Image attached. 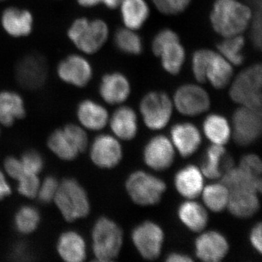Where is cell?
Masks as SVG:
<instances>
[{
	"label": "cell",
	"instance_id": "cell-1",
	"mask_svg": "<svg viewBox=\"0 0 262 262\" xmlns=\"http://www.w3.org/2000/svg\"><path fill=\"white\" fill-rule=\"evenodd\" d=\"M253 10L238 0H215L210 14L212 28L224 38L241 35L250 27Z\"/></svg>",
	"mask_w": 262,
	"mask_h": 262
},
{
	"label": "cell",
	"instance_id": "cell-2",
	"mask_svg": "<svg viewBox=\"0 0 262 262\" xmlns=\"http://www.w3.org/2000/svg\"><path fill=\"white\" fill-rule=\"evenodd\" d=\"M67 36L80 53L91 56L97 53L107 42L110 28L103 19L79 17L67 29Z\"/></svg>",
	"mask_w": 262,
	"mask_h": 262
},
{
	"label": "cell",
	"instance_id": "cell-3",
	"mask_svg": "<svg viewBox=\"0 0 262 262\" xmlns=\"http://www.w3.org/2000/svg\"><path fill=\"white\" fill-rule=\"evenodd\" d=\"M53 202L67 222L82 220L91 213L89 194L75 179L65 178L59 182Z\"/></svg>",
	"mask_w": 262,
	"mask_h": 262
},
{
	"label": "cell",
	"instance_id": "cell-4",
	"mask_svg": "<svg viewBox=\"0 0 262 262\" xmlns=\"http://www.w3.org/2000/svg\"><path fill=\"white\" fill-rule=\"evenodd\" d=\"M92 251L98 261L116 260L123 246V231L115 221L101 216L95 222L91 230Z\"/></svg>",
	"mask_w": 262,
	"mask_h": 262
},
{
	"label": "cell",
	"instance_id": "cell-5",
	"mask_svg": "<svg viewBox=\"0 0 262 262\" xmlns=\"http://www.w3.org/2000/svg\"><path fill=\"white\" fill-rule=\"evenodd\" d=\"M262 67L256 63L239 72L229 89L231 99L239 106L261 110Z\"/></svg>",
	"mask_w": 262,
	"mask_h": 262
},
{
	"label": "cell",
	"instance_id": "cell-6",
	"mask_svg": "<svg viewBox=\"0 0 262 262\" xmlns=\"http://www.w3.org/2000/svg\"><path fill=\"white\" fill-rule=\"evenodd\" d=\"M166 189L163 179L144 170L133 172L125 182V189L131 201L140 206L158 205Z\"/></svg>",
	"mask_w": 262,
	"mask_h": 262
},
{
	"label": "cell",
	"instance_id": "cell-7",
	"mask_svg": "<svg viewBox=\"0 0 262 262\" xmlns=\"http://www.w3.org/2000/svg\"><path fill=\"white\" fill-rule=\"evenodd\" d=\"M139 110L144 125L149 130H160L170 122L173 103L166 93L151 91L141 98Z\"/></svg>",
	"mask_w": 262,
	"mask_h": 262
},
{
	"label": "cell",
	"instance_id": "cell-8",
	"mask_svg": "<svg viewBox=\"0 0 262 262\" xmlns=\"http://www.w3.org/2000/svg\"><path fill=\"white\" fill-rule=\"evenodd\" d=\"M232 137L239 146L253 144L261 136V110L241 106L232 115Z\"/></svg>",
	"mask_w": 262,
	"mask_h": 262
},
{
	"label": "cell",
	"instance_id": "cell-9",
	"mask_svg": "<svg viewBox=\"0 0 262 262\" xmlns=\"http://www.w3.org/2000/svg\"><path fill=\"white\" fill-rule=\"evenodd\" d=\"M131 239L141 257L154 261L161 255L165 233L158 224L152 221H144L133 229Z\"/></svg>",
	"mask_w": 262,
	"mask_h": 262
},
{
	"label": "cell",
	"instance_id": "cell-10",
	"mask_svg": "<svg viewBox=\"0 0 262 262\" xmlns=\"http://www.w3.org/2000/svg\"><path fill=\"white\" fill-rule=\"evenodd\" d=\"M48 77L47 61L37 53L26 55L15 64V80L24 89L28 91L40 89L47 82Z\"/></svg>",
	"mask_w": 262,
	"mask_h": 262
},
{
	"label": "cell",
	"instance_id": "cell-11",
	"mask_svg": "<svg viewBox=\"0 0 262 262\" xmlns=\"http://www.w3.org/2000/svg\"><path fill=\"white\" fill-rule=\"evenodd\" d=\"M58 79L77 89L89 85L94 77V68L85 55L72 53L64 57L56 67Z\"/></svg>",
	"mask_w": 262,
	"mask_h": 262
},
{
	"label": "cell",
	"instance_id": "cell-12",
	"mask_svg": "<svg viewBox=\"0 0 262 262\" xmlns=\"http://www.w3.org/2000/svg\"><path fill=\"white\" fill-rule=\"evenodd\" d=\"M173 105L183 115L195 117L211 107V98L206 90L196 84H185L176 91Z\"/></svg>",
	"mask_w": 262,
	"mask_h": 262
},
{
	"label": "cell",
	"instance_id": "cell-13",
	"mask_svg": "<svg viewBox=\"0 0 262 262\" xmlns=\"http://www.w3.org/2000/svg\"><path fill=\"white\" fill-rule=\"evenodd\" d=\"M89 147L91 162L101 169L115 168L123 158L121 144L115 136L100 134Z\"/></svg>",
	"mask_w": 262,
	"mask_h": 262
},
{
	"label": "cell",
	"instance_id": "cell-14",
	"mask_svg": "<svg viewBox=\"0 0 262 262\" xmlns=\"http://www.w3.org/2000/svg\"><path fill=\"white\" fill-rule=\"evenodd\" d=\"M176 149L167 136L157 135L149 139L143 150V160L149 168L164 171L173 165Z\"/></svg>",
	"mask_w": 262,
	"mask_h": 262
},
{
	"label": "cell",
	"instance_id": "cell-15",
	"mask_svg": "<svg viewBox=\"0 0 262 262\" xmlns=\"http://www.w3.org/2000/svg\"><path fill=\"white\" fill-rule=\"evenodd\" d=\"M194 241L196 257L204 262H220L227 256L229 244L225 235L218 231L200 232Z\"/></svg>",
	"mask_w": 262,
	"mask_h": 262
},
{
	"label": "cell",
	"instance_id": "cell-16",
	"mask_svg": "<svg viewBox=\"0 0 262 262\" xmlns=\"http://www.w3.org/2000/svg\"><path fill=\"white\" fill-rule=\"evenodd\" d=\"M0 25L5 34L10 37L14 39L27 37L34 31V15L26 8L8 7L0 15Z\"/></svg>",
	"mask_w": 262,
	"mask_h": 262
},
{
	"label": "cell",
	"instance_id": "cell-17",
	"mask_svg": "<svg viewBox=\"0 0 262 262\" xmlns=\"http://www.w3.org/2000/svg\"><path fill=\"white\" fill-rule=\"evenodd\" d=\"M130 92L128 79L118 72L105 74L98 86V94L110 105L122 104L129 98Z\"/></svg>",
	"mask_w": 262,
	"mask_h": 262
},
{
	"label": "cell",
	"instance_id": "cell-18",
	"mask_svg": "<svg viewBox=\"0 0 262 262\" xmlns=\"http://www.w3.org/2000/svg\"><path fill=\"white\" fill-rule=\"evenodd\" d=\"M170 141L179 154L188 158L199 149L202 144L201 133L194 124L180 122L171 127Z\"/></svg>",
	"mask_w": 262,
	"mask_h": 262
},
{
	"label": "cell",
	"instance_id": "cell-19",
	"mask_svg": "<svg viewBox=\"0 0 262 262\" xmlns=\"http://www.w3.org/2000/svg\"><path fill=\"white\" fill-rule=\"evenodd\" d=\"M76 116L79 125L86 130H103L110 120L108 110L101 103L90 98H85L77 104Z\"/></svg>",
	"mask_w": 262,
	"mask_h": 262
},
{
	"label": "cell",
	"instance_id": "cell-20",
	"mask_svg": "<svg viewBox=\"0 0 262 262\" xmlns=\"http://www.w3.org/2000/svg\"><path fill=\"white\" fill-rule=\"evenodd\" d=\"M174 187L177 192L187 200H194L201 196L204 188V176L201 168L187 165L179 169L174 176Z\"/></svg>",
	"mask_w": 262,
	"mask_h": 262
},
{
	"label": "cell",
	"instance_id": "cell-21",
	"mask_svg": "<svg viewBox=\"0 0 262 262\" xmlns=\"http://www.w3.org/2000/svg\"><path fill=\"white\" fill-rule=\"evenodd\" d=\"M235 166L232 157L227 155L225 146L212 144L207 148L201 170L204 177L211 180L221 179L229 169Z\"/></svg>",
	"mask_w": 262,
	"mask_h": 262
},
{
	"label": "cell",
	"instance_id": "cell-22",
	"mask_svg": "<svg viewBox=\"0 0 262 262\" xmlns=\"http://www.w3.org/2000/svg\"><path fill=\"white\" fill-rule=\"evenodd\" d=\"M56 251L59 257L66 262H82L88 256L85 239L80 232L72 229L60 234Z\"/></svg>",
	"mask_w": 262,
	"mask_h": 262
},
{
	"label": "cell",
	"instance_id": "cell-23",
	"mask_svg": "<svg viewBox=\"0 0 262 262\" xmlns=\"http://www.w3.org/2000/svg\"><path fill=\"white\" fill-rule=\"evenodd\" d=\"M227 209L236 218L241 220L251 218L260 209L258 193L251 189L229 191Z\"/></svg>",
	"mask_w": 262,
	"mask_h": 262
},
{
	"label": "cell",
	"instance_id": "cell-24",
	"mask_svg": "<svg viewBox=\"0 0 262 262\" xmlns=\"http://www.w3.org/2000/svg\"><path fill=\"white\" fill-rule=\"evenodd\" d=\"M108 124L114 136L119 140L132 141L139 130L137 115L130 106H119L110 117Z\"/></svg>",
	"mask_w": 262,
	"mask_h": 262
},
{
	"label": "cell",
	"instance_id": "cell-25",
	"mask_svg": "<svg viewBox=\"0 0 262 262\" xmlns=\"http://www.w3.org/2000/svg\"><path fill=\"white\" fill-rule=\"evenodd\" d=\"M26 115L25 101L18 92L11 90L0 91V125L11 127Z\"/></svg>",
	"mask_w": 262,
	"mask_h": 262
},
{
	"label": "cell",
	"instance_id": "cell-26",
	"mask_svg": "<svg viewBox=\"0 0 262 262\" xmlns=\"http://www.w3.org/2000/svg\"><path fill=\"white\" fill-rule=\"evenodd\" d=\"M177 215L184 227L196 233L206 228L209 220L206 207L194 200L182 202L177 209Z\"/></svg>",
	"mask_w": 262,
	"mask_h": 262
},
{
	"label": "cell",
	"instance_id": "cell-27",
	"mask_svg": "<svg viewBox=\"0 0 262 262\" xmlns=\"http://www.w3.org/2000/svg\"><path fill=\"white\" fill-rule=\"evenodd\" d=\"M232 77V65L220 53L213 51L206 69V82L208 81L215 89H224L231 82Z\"/></svg>",
	"mask_w": 262,
	"mask_h": 262
},
{
	"label": "cell",
	"instance_id": "cell-28",
	"mask_svg": "<svg viewBox=\"0 0 262 262\" xmlns=\"http://www.w3.org/2000/svg\"><path fill=\"white\" fill-rule=\"evenodd\" d=\"M119 8L124 25L132 30H139L149 18L150 10L145 0H122Z\"/></svg>",
	"mask_w": 262,
	"mask_h": 262
},
{
	"label": "cell",
	"instance_id": "cell-29",
	"mask_svg": "<svg viewBox=\"0 0 262 262\" xmlns=\"http://www.w3.org/2000/svg\"><path fill=\"white\" fill-rule=\"evenodd\" d=\"M204 135L212 144L225 146L232 137V129L226 117L219 114H211L203 122Z\"/></svg>",
	"mask_w": 262,
	"mask_h": 262
},
{
	"label": "cell",
	"instance_id": "cell-30",
	"mask_svg": "<svg viewBox=\"0 0 262 262\" xmlns=\"http://www.w3.org/2000/svg\"><path fill=\"white\" fill-rule=\"evenodd\" d=\"M221 182L228 188L234 189H251L260 194L261 192V178L253 177L239 166H234L221 177Z\"/></svg>",
	"mask_w": 262,
	"mask_h": 262
},
{
	"label": "cell",
	"instance_id": "cell-31",
	"mask_svg": "<svg viewBox=\"0 0 262 262\" xmlns=\"http://www.w3.org/2000/svg\"><path fill=\"white\" fill-rule=\"evenodd\" d=\"M164 70L172 75H179L186 58V51L180 39L170 41L163 46L159 56Z\"/></svg>",
	"mask_w": 262,
	"mask_h": 262
},
{
	"label": "cell",
	"instance_id": "cell-32",
	"mask_svg": "<svg viewBox=\"0 0 262 262\" xmlns=\"http://www.w3.org/2000/svg\"><path fill=\"white\" fill-rule=\"evenodd\" d=\"M47 146L56 158L63 161H73L80 155L79 150L66 134L63 127L56 129L51 133L48 138Z\"/></svg>",
	"mask_w": 262,
	"mask_h": 262
},
{
	"label": "cell",
	"instance_id": "cell-33",
	"mask_svg": "<svg viewBox=\"0 0 262 262\" xmlns=\"http://www.w3.org/2000/svg\"><path fill=\"white\" fill-rule=\"evenodd\" d=\"M201 195L204 206L213 213H221L227 209L229 190L222 182L213 183L203 188Z\"/></svg>",
	"mask_w": 262,
	"mask_h": 262
},
{
	"label": "cell",
	"instance_id": "cell-34",
	"mask_svg": "<svg viewBox=\"0 0 262 262\" xmlns=\"http://www.w3.org/2000/svg\"><path fill=\"white\" fill-rule=\"evenodd\" d=\"M40 212L36 207L30 205L20 207L13 219L15 230L23 235L34 233L40 225Z\"/></svg>",
	"mask_w": 262,
	"mask_h": 262
},
{
	"label": "cell",
	"instance_id": "cell-35",
	"mask_svg": "<svg viewBox=\"0 0 262 262\" xmlns=\"http://www.w3.org/2000/svg\"><path fill=\"white\" fill-rule=\"evenodd\" d=\"M114 43L119 51L126 54L137 56L143 51L140 36L135 31L126 27L117 29L114 34Z\"/></svg>",
	"mask_w": 262,
	"mask_h": 262
},
{
	"label": "cell",
	"instance_id": "cell-36",
	"mask_svg": "<svg viewBox=\"0 0 262 262\" xmlns=\"http://www.w3.org/2000/svg\"><path fill=\"white\" fill-rule=\"evenodd\" d=\"M244 37L241 35L226 37L217 46L219 53L226 58L232 66H241L244 63L243 49L245 46Z\"/></svg>",
	"mask_w": 262,
	"mask_h": 262
},
{
	"label": "cell",
	"instance_id": "cell-37",
	"mask_svg": "<svg viewBox=\"0 0 262 262\" xmlns=\"http://www.w3.org/2000/svg\"><path fill=\"white\" fill-rule=\"evenodd\" d=\"M213 51L209 49H201L194 52L192 59V70L194 78L200 83L206 82V72L208 61Z\"/></svg>",
	"mask_w": 262,
	"mask_h": 262
},
{
	"label": "cell",
	"instance_id": "cell-38",
	"mask_svg": "<svg viewBox=\"0 0 262 262\" xmlns=\"http://www.w3.org/2000/svg\"><path fill=\"white\" fill-rule=\"evenodd\" d=\"M63 129L80 154L87 150L89 146V138L84 127L79 124L69 123L64 125Z\"/></svg>",
	"mask_w": 262,
	"mask_h": 262
},
{
	"label": "cell",
	"instance_id": "cell-39",
	"mask_svg": "<svg viewBox=\"0 0 262 262\" xmlns=\"http://www.w3.org/2000/svg\"><path fill=\"white\" fill-rule=\"evenodd\" d=\"M16 182L20 195L29 199L37 198L41 182L39 175L24 173Z\"/></svg>",
	"mask_w": 262,
	"mask_h": 262
},
{
	"label": "cell",
	"instance_id": "cell-40",
	"mask_svg": "<svg viewBox=\"0 0 262 262\" xmlns=\"http://www.w3.org/2000/svg\"><path fill=\"white\" fill-rule=\"evenodd\" d=\"M20 160L25 173L39 175L44 169V158L37 150L24 151Z\"/></svg>",
	"mask_w": 262,
	"mask_h": 262
},
{
	"label": "cell",
	"instance_id": "cell-41",
	"mask_svg": "<svg viewBox=\"0 0 262 262\" xmlns=\"http://www.w3.org/2000/svg\"><path fill=\"white\" fill-rule=\"evenodd\" d=\"M59 181L53 176L46 177L41 181L38 191L37 198L41 203L45 204L53 202L58 190Z\"/></svg>",
	"mask_w": 262,
	"mask_h": 262
},
{
	"label": "cell",
	"instance_id": "cell-42",
	"mask_svg": "<svg viewBox=\"0 0 262 262\" xmlns=\"http://www.w3.org/2000/svg\"><path fill=\"white\" fill-rule=\"evenodd\" d=\"M192 0H152L153 4L160 13L177 15L187 9Z\"/></svg>",
	"mask_w": 262,
	"mask_h": 262
},
{
	"label": "cell",
	"instance_id": "cell-43",
	"mask_svg": "<svg viewBox=\"0 0 262 262\" xmlns=\"http://www.w3.org/2000/svg\"><path fill=\"white\" fill-rule=\"evenodd\" d=\"M238 166L253 177L261 178L262 163L258 155L248 154L242 157Z\"/></svg>",
	"mask_w": 262,
	"mask_h": 262
},
{
	"label": "cell",
	"instance_id": "cell-44",
	"mask_svg": "<svg viewBox=\"0 0 262 262\" xmlns=\"http://www.w3.org/2000/svg\"><path fill=\"white\" fill-rule=\"evenodd\" d=\"M255 11L253 12L252 19H251V39L253 46L256 49H261V1L256 3Z\"/></svg>",
	"mask_w": 262,
	"mask_h": 262
},
{
	"label": "cell",
	"instance_id": "cell-45",
	"mask_svg": "<svg viewBox=\"0 0 262 262\" xmlns=\"http://www.w3.org/2000/svg\"><path fill=\"white\" fill-rule=\"evenodd\" d=\"M179 39L178 34L170 29H164L155 35L151 42V50L155 56L158 57L160 51L165 45L170 41Z\"/></svg>",
	"mask_w": 262,
	"mask_h": 262
},
{
	"label": "cell",
	"instance_id": "cell-46",
	"mask_svg": "<svg viewBox=\"0 0 262 262\" xmlns=\"http://www.w3.org/2000/svg\"><path fill=\"white\" fill-rule=\"evenodd\" d=\"M3 168L5 175L15 181L18 180L25 173L20 158L15 156H8L5 158L3 162Z\"/></svg>",
	"mask_w": 262,
	"mask_h": 262
},
{
	"label": "cell",
	"instance_id": "cell-47",
	"mask_svg": "<svg viewBox=\"0 0 262 262\" xmlns=\"http://www.w3.org/2000/svg\"><path fill=\"white\" fill-rule=\"evenodd\" d=\"M122 0H76L77 4L82 8H93L103 5L110 10L119 8Z\"/></svg>",
	"mask_w": 262,
	"mask_h": 262
},
{
	"label": "cell",
	"instance_id": "cell-48",
	"mask_svg": "<svg viewBox=\"0 0 262 262\" xmlns=\"http://www.w3.org/2000/svg\"><path fill=\"white\" fill-rule=\"evenodd\" d=\"M249 241L251 246L256 252L262 253V225L261 222L256 224L249 234Z\"/></svg>",
	"mask_w": 262,
	"mask_h": 262
},
{
	"label": "cell",
	"instance_id": "cell-49",
	"mask_svg": "<svg viewBox=\"0 0 262 262\" xmlns=\"http://www.w3.org/2000/svg\"><path fill=\"white\" fill-rule=\"evenodd\" d=\"M12 194V189L4 172L0 170V201L5 199Z\"/></svg>",
	"mask_w": 262,
	"mask_h": 262
},
{
	"label": "cell",
	"instance_id": "cell-50",
	"mask_svg": "<svg viewBox=\"0 0 262 262\" xmlns=\"http://www.w3.org/2000/svg\"><path fill=\"white\" fill-rule=\"evenodd\" d=\"M193 261L194 260L189 255L182 253H170L165 258V261L167 262H191Z\"/></svg>",
	"mask_w": 262,
	"mask_h": 262
},
{
	"label": "cell",
	"instance_id": "cell-51",
	"mask_svg": "<svg viewBox=\"0 0 262 262\" xmlns=\"http://www.w3.org/2000/svg\"><path fill=\"white\" fill-rule=\"evenodd\" d=\"M8 1V0H0V3H3V2H6Z\"/></svg>",
	"mask_w": 262,
	"mask_h": 262
},
{
	"label": "cell",
	"instance_id": "cell-52",
	"mask_svg": "<svg viewBox=\"0 0 262 262\" xmlns=\"http://www.w3.org/2000/svg\"><path fill=\"white\" fill-rule=\"evenodd\" d=\"M0 136H1V128H0Z\"/></svg>",
	"mask_w": 262,
	"mask_h": 262
}]
</instances>
